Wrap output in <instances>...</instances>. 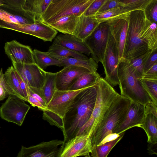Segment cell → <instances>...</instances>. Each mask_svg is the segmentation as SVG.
<instances>
[{"label":"cell","instance_id":"cell-1","mask_svg":"<svg viewBox=\"0 0 157 157\" xmlns=\"http://www.w3.org/2000/svg\"><path fill=\"white\" fill-rule=\"evenodd\" d=\"M97 83L80 93L65 113L63 118L64 143L76 136L90 119L96 101Z\"/></svg>","mask_w":157,"mask_h":157},{"label":"cell","instance_id":"cell-2","mask_svg":"<svg viewBox=\"0 0 157 157\" xmlns=\"http://www.w3.org/2000/svg\"><path fill=\"white\" fill-rule=\"evenodd\" d=\"M147 20L143 11L128 13L124 58L131 60L151 51L145 33Z\"/></svg>","mask_w":157,"mask_h":157},{"label":"cell","instance_id":"cell-3","mask_svg":"<svg viewBox=\"0 0 157 157\" xmlns=\"http://www.w3.org/2000/svg\"><path fill=\"white\" fill-rule=\"evenodd\" d=\"M118 72L121 95L145 106L151 101L129 60L123 57L120 59Z\"/></svg>","mask_w":157,"mask_h":157},{"label":"cell","instance_id":"cell-4","mask_svg":"<svg viewBox=\"0 0 157 157\" xmlns=\"http://www.w3.org/2000/svg\"><path fill=\"white\" fill-rule=\"evenodd\" d=\"M96 102L91 116L77 133L91 137L103 120L112 103L119 95L104 78L101 77L97 85Z\"/></svg>","mask_w":157,"mask_h":157},{"label":"cell","instance_id":"cell-5","mask_svg":"<svg viewBox=\"0 0 157 157\" xmlns=\"http://www.w3.org/2000/svg\"><path fill=\"white\" fill-rule=\"evenodd\" d=\"M131 101L119 94L107 111L99 126L91 136L92 146L98 145L124 120Z\"/></svg>","mask_w":157,"mask_h":157},{"label":"cell","instance_id":"cell-6","mask_svg":"<svg viewBox=\"0 0 157 157\" xmlns=\"http://www.w3.org/2000/svg\"><path fill=\"white\" fill-rule=\"evenodd\" d=\"M94 0H52L40 17L46 24L64 16L83 15Z\"/></svg>","mask_w":157,"mask_h":157},{"label":"cell","instance_id":"cell-7","mask_svg":"<svg viewBox=\"0 0 157 157\" xmlns=\"http://www.w3.org/2000/svg\"><path fill=\"white\" fill-rule=\"evenodd\" d=\"M111 33L107 22L101 23L84 41L91 52L92 57L98 63L103 62Z\"/></svg>","mask_w":157,"mask_h":157},{"label":"cell","instance_id":"cell-8","mask_svg":"<svg viewBox=\"0 0 157 157\" xmlns=\"http://www.w3.org/2000/svg\"><path fill=\"white\" fill-rule=\"evenodd\" d=\"M25 100L14 95H9L0 107V116L8 122L21 126L30 108Z\"/></svg>","mask_w":157,"mask_h":157},{"label":"cell","instance_id":"cell-9","mask_svg":"<svg viewBox=\"0 0 157 157\" xmlns=\"http://www.w3.org/2000/svg\"><path fill=\"white\" fill-rule=\"evenodd\" d=\"M120 59L119 49L111 33L102 64L105 74L104 78L113 88L119 85L118 71Z\"/></svg>","mask_w":157,"mask_h":157},{"label":"cell","instance_id":"cell-10","mask_svg":"<svg viewBox=\"0 0 157 157\" xmlns=\"http://www.w3.org/2000/svg\"><path fill=\"white\" fill-rule=\"evenodd\" d=\"M0 27L33 36L44 41L51 42L57 34L56 30L42 22L25 25L16 24L0 20Z\"/></svg>","mask_w":157,"mask_h":157},{"label":"cell","instance_id":"cell-11","mask_svg":"<svg viewBox=\"0 0 157 157\" xmlns=\"http://www.w3.org/2000/svg\"><path fill=\"white\" fill-rule=\"evenodd\" d=\"M64 144L56 139L29 147L22 146L16 157H60Z\"/></svg>","mask_w":157,"mask_h":157},{"label":"cell","instance_id":"cell-12","mask_svg":"<svg viewBox=\"0 0 157 157\" xmlns=\"http://www.w3.org/2000/svg\"><path fill=\"white\" fill-rule=\"evenodd\" d=\"M87 87L73 90H56L45 110L50 111L63 119L66 112L74 103L76 96Z\"/></svg>","mask_w":157,"mask_h":157},{"label":"cell","instance_id":"cell-13","mask_svg":"<svg viewBox=\"0 0 157 157\" xmlns=\"http://www.w3.org/2000/svg\"><path fill=\"white\" fill-rule=\"evenodd\" d=\"M12 63L15 70L29 87L40 91L44 81L45 71L36 64Z\"/></svg>","mask_w":157,"mask_h":157},{"label":"cell","instance_id":"cell-14","mask_svg":"<svg viewBox=\"0 0 157 157\" xmlns=\"http://www.w3.org/2000/svg\"><path fill=\"white\" fill-rule=\"evenodd\" d=\"M91 148V137L85 135H78L64 143L60 157L90 155Z\"/></svg>","mask_w":157,"mask_h":157},{"label":"cell","instance_id":"cell-15","mask_svg":"<svg viewBox=\"0 0 157 157\" xmlns=\"http://www.w3.org/2000/svg\"><path fill=\"white\" fill-rule=\"evenodd\" d=\"M4 48L6 54L12 62L36 64L33 51L30 46L22 44L14 40L6 43Z\"/></svg>","mask_w":157,"mask_h":157},{"label":"cell","instance_id":"cell-16","mask_svg":"<svg viewBox=\"0 0 157 157\" xmlns=\"http://www.w3.org/2000/svg\"><path fill=\"white\" fill-rule=\"evenodd\" d=\"M145 106L131 101L123 121L113 131L112 133L120 134L132 128H140L145 115Z\"/></svg>","mask_w":157,"mask_h":157},{"label":"cell","instance_id":"cell-17","mask_svg":"<svg viewBox=\"0 0 157 157\" xmlns=\"http://www.w3.org/2000/svg\"><path fill=\"white\" fill-rule=\"evenodd\" d=\"M0 20L19 25L31 24L37 22L33 14L22 8L11 7L5 4L0 6Z\"/></svg>","mask_w":157,"mask_h":157},{"label":"cell","instance_id":"cell-18","mask_svg":"<svg viewBox=\"0 0 157 157\" xmlns=\"http://www.w3.org/2000/svg\"><path fill=\"white\" fill-rule=\"evenodd\" d=\"M128 13H123L106 21L117 44L120 59L123 57L128 27Z\"/></svg>","mask_w":157,"mask_h":157},{"label":"cell","instance_id":"cell-19","mask_svg":"<svg viewBox=\"0 0 157 157\" xmlns=\"http://www.w3.org/2000/svg\"><path fill=\"white\" fill-rule=\"evenodd\" d=\"M90 72L81 67L70 66L64 67L56 72V89L59 90H68L71 84L82 75Z\"/></svg>","mask_w":157,"mask_h":157},{"label":"cell","instance_id":"cell-20","mask_svg":"<svg viewBox=\"0 0 157 157\" xmlns=\"http://www.w3.org/2000/svg\"><path fill=\"white\" fill-rule=\"evenodd\" d=\"M53 44H57L71 50L89 56L91 52L85 42L73 35L59 34Z\"/></svg>","mask_w":157,"mask_h":157},{"label":"cell","instance_id":"cell-21","mask_svg":"<svg viewBox=\"0 0 157 157\" xmlns=\"http://www.w3.org/2000/svg\"><path fill=\"white\" fill-rule=\"evenodd\" d=\"M100 23L94 16L82 15L79 17L77 25L73 35L84 41Z\"/></svg>","mask_w":157,"mask_h":157},{"label":"cell","instance_id":"cell-22","mask_svg":"<svg viewBox=\"0 0 157 157\" xmlns=\"http://www.w3.org/2000/svg\"><path fill=\"white\" fill-rule=\"evenodd\" d=\"M78 19L79 17L75 15L67 16L58 18L47 25L65 34L74 35Z\"/></svg>","mask_w":157,"mask_h":157},{"label":"cell","instance_id":"cell-23","mask_svg":"<svg viewBox=\"0 0 157 157\" xmlns=\"http://www.w3.org/2000/svg\"><path fill=\"white\" fill-rule=\"evenodd\" d=\"M52 0H20L19 7L33 14L37 22Z\"/></svg>","mask_w":157,"mask_h":157},{"label":"cell","instance_id":"cell-24","mask_svg":"<svg viewBox=\"0 0 157 157\" xmlns=\"http://www.w3.org/2000/svg\"><path fill=\"white\" fill-rule=\"evenodd\" d=\"M140 128L145 131L148 143H157V116L145 112L143 121Z\"/></svg>","mask_w":157,"mask_h":157},{"label":"cell","instance_id":"cell-25","mask_svg":"<svg viewBox=\"0 0 157 157\" xmlns=\"http://www.w3.org/2000/svg\"><path fill=\"white\" fill-rule=\"evenodd\" d=\"M47 52L50 56L59 60L70 57L83 59L89 58L83 54L71 50L57 44H52Z\"/></svg>","mask_w":157,"mask_h":157},{"label":"cell","instance_id":"cell-26","mask_svg":"<svg viewBox=\"0 0 157 157\" xmlns=\"http://www.w3.org/2000/svg\"><path fill=\"white\" fill-rule=\"evenodd\" d=\"M56 73L45 71L44 83L40 90L41 95L47 105L51 100L56 90Z\"/></svg>","mask_w":157,"mask_h":157},{"label":"cell","instance_id":"cell-27","mask_svg":"<svg viewBox=\"0 0 157 157\" xmlns=\"http://www.w3.org/2000/svg\"><path fill=\"white\" fill-rule=\"evenodd\" d=\"M101 78L97 72H90L84 74L78 78L71 84L68 90H78L96 84Z\"/></svg>","mask_w":157,"mask_h":157},{"label":"cell","instance_id":"cell-28","mask_svg":"<svg viewBox=\"0 0 157 157\" xmlns=\"http://www.w3.org/2000/svg\"><path fill=\"white\" fill-rule=\"evenodd\" d=\"M63 67L73 66L81 67L88 69L91 72H96L98 67V63L92 57L86 59L67 57L60 60Z\"/></svg>","mask_w":157,"mask_h":157},{"label":"cell","instance_id":"cell-29","mask_svg":"<svg viewBox=\"0 0 157 157\" xmlns=\"http://www.w3.org/2000/svg\"><path fill=\"white\" fill-rule=\"evenodd\" d=\"M36 64L41 69L44 70L49 66H63L61 61L48 55L47 52L40 51L36 49L33 51Z\"/></svg>","mask_w":157,"mask_h":157},{"label":"cell","instance_id":"cell-30","mask_svg":"<svg viewBox=\"0 0 157 157\" xmlns=\"http://www.w3.org/2000/svg\"><path fill=\"white\" fill-rule=\"evenodd\" d=\"M4 78L8 84L17 97L26 101L15 73V69L12 65L3 74Z\"/></svg>","mask_w":157,"mask_h":157},{"label":"cell","instance_id":"cell-31","mask_svg":"<svg viewBox=\"0 0 157 157\" xmlns=\"http://www.w3.org/2000/svg\"><path fill=\"white\" fill-rule=\"evenodd\" d=\"M125 132L120 134L116 139L101 145L92 146L91 152V157H107L114 147L122 138Z\"/></svg>","mask_w":157,"mask_h":157},{"label":"cell","instance_id":"cell-32","mask_svg":"<svg viewBox=\"0 0 157 157\" xmlns=\"http://www.w3.org/2000/svg\"><path fill=\"white\" fill-rule=\"evenodd\" d=\"M119 6L123 13L135 10L144 11L151 0H118Z\"/></svg>","mask_w":157,"mask_h":157},{"label":"cell","instance_id":"cell-33","mask_svg":"<svg viewBox=\"0 0 157 157\" xmlns=\"http://www.w3.org/2000/svg\"><path fill=\"white\" fill-rule=\"evenodd\" d=\"M140 80L151 101L157 105V79L141 78Z\"/></svg>","mask_w":157,"mask_h":157},{"label":"cell","instance_id":"cell-34","mask_svg":"<svg viewBox=\"0 0 157 157\" xmlns=\"http://www.w3.org/2000/svg\"><path fill=\"white\" fill-rule=\"evenodd\" d=\"M152 51H149L137 58L129 60L132 66L140 78H142L143 74L145 63Z\"/></svg>","mask_w":157,"mask_h":157},{"label":"cell","instance_id":"cell-35","mask_svg":"<svg viewBox=\"0 0 157 157\" xmlns=\"http://www.w3.org/2000/svg\"><path fill=\"white\" fill-rule=\"evenodd\" d=\"M43 118L50 125L55 126L63 132L64 129L63 119L55 113L48 110L43 111Z\"/></svg>","mask_w":157,"mask_h":157},{"label":"cell","instance_id":"cell-36","mask_svg":"<svg viewBox=\"0 0 157 157\" xmlns=\"http://www.w3.org/2000/svg\"><path fill=\"white\" fill-rule=\"evenodd\" d=\"M123 14L119 7L102 12H98L94 15L100 23L106 21Z\"/></svg>","mask_w":157,"mask_h":157},{"label":"cell","instance_id":"cell-37","mask_svg":"<svg viewBox=\"0 0 157 157\" xmlns=\"http://www.w3.org/2000/svg\"><path fill=\"white\" fill-rule=\"evenodd\" d=\"M144 12L146 19L152 23L156 24L157 0H151L145 7Z\"/></svg>","mask_w":157,"mask_h":157},{"label":"cell","instance_id":"cell-38","mask_svg":"<svg viewBox=\"0 0 157 157\" xmlns=\"http://www.w3.org/2000/svg\"><path fill=\"white\" fill-rule=\"evenodd\" d=\"M106 0H94L83 15L85 16H94Z\"/></svg>","mask_w":157,"mask_h":157},{"label":"cell","instance_id":"cell-39","mask_svg":"<svg viewBox=\"0 0 157 157\" xmlns=\"http://www.w3.org/2000/svg\"><path fill=\"white\" fill-rule=\"evenodd\" d=\"M157 63V49L152 51L146 61L144 67L143 74L155 64Z\"/></svg>","mask_w":157,"mask_h":157},{"label":"cell","instance_id":"cell-40","mask_svg":"<svg viewBox=\"0 0 157 157\" xmlns=\"http://www.w3.org/2000/svg\"><path fill=\"white\" fill-rule=\"evenodd\" d=\"M118 0H106L98 12H102L119 7Z\"/></svg>","mask_w":157,"mask_h":157},{"label":"cell","instance_id":"cell-41","mask_svg":"<svg viewBox=\"0 0 157 157\" xmlns=\"http://www.w3.org/2000/svg\"><path fill=\"white\" fill-rule=\"evenodd\" d=\"M142 78L157 79V63L154 65L144 72Z\"/></svg>","mask_w":157,"mask_h":157},{"label":"cell","instance_id":"cell-42","mask_svg":"<svg viewBox=\"0 0 157 157\" xmlns=\"http://www.w3.org/2000/svg\"><path fill=\"white\" fill-rule=\"evenodd\" d=\"M15 73L16 77L19 82L21 88L23 91L25 97L26 99V101H27L29 93V87L25 82L15 70Z\"/></svg>","mask_w":157,"mask_h":157},{"label":"cell","instance_id":"cell-43","mask_svg":"<svg viewBox=\"0 0 157 157\" xmlns=\"http://www.w3.org/2000/svg\"><path fill=\"white\" fill-rule=\"evenodd\" d=\"M27 101L33 106L36 107L40 110L43 111L45 110L46 108L40 101L29 94L28 95Z\"/></svg>","mask_w":157,"mask_h":157},{"label":"cell","instance_id":"cell-44","mask_svg":"<svg viewBox=\"0 0 157 157\" xmlns=\"http://www.w3.org/2000/svg\"><path fill=\"white\" fill-rule=\"evenodd\" d=\"M157 105L153 102H151L147 103L145 106V112L147 113H152L157 116Z\"/></svg>","mask_w":157,"mask_h":157},{"label":"cell","instance_id":"cell-45","mask_svg":"<svg viewBox=\"0 0 157 157\" xmlns=\"http://www.w3.org/2000/svg\"><path fill=\"white\" fill-rule=\"evenodd\" d=\"M120 134L112 133L107 136L98 145H101L106 142L114 140L118 138Z\"/></svg>","mask_w":157,"mask_h":157},{"label":"cell","instance_id":"cell-46","mask_svg":"<svg viewBox=\"0 0 157 157\" xmlns=\"http://www.w3.org/2000/svg\"><path fill=\"white\" fill-rule=\"evenodd\" d=\"M147 146V150L149 154L157 155V143H148Z\"/></svg>","mask_w":157,"mask_h":157},{"label":"cell","instance_id":"cell-47","mask_svg":"<svg viewBox=\"0 0 157 157\" xmlns=\"http://www.w3.org/2000/svg\"><path fill=\"white\" fill-rule=\"evenodd\" d=\"M8 95L0 83V101L3 100Z\"/></svg>","mask_w":157,"mask_h":157},{"label":"cell","instance_id":"cell-48","mask_svg":"<svg viewBox=\"0 0 157 157\" xmlns=\"http://www.w3.org/2000/svg\"><path fill=\"white\" fill-rule=\"evenodd\" d=\"M4 0H0V6L4 5Z\"/></svg>","mask_w":157,"mask_h":157},{"label":"cell","instance_id":"cell-49","mask_svg":"<svg viewBox=\"0 0 157 157\" xmlns=\"http://www.w3.org/2000/svg\"><path fill=\"white\" fill-rule=\"evenodd\" d=\"M85 157H91V156H90V155H87L85 156Z\"/></svg>","mask_w":157,"mask_h":157},{"label":"cell","instance_id":"cell-50","mask_svg":"<svg viewBox=\"0 0 157 157\" xmlns=\"http://www.w3.org/2000/svg\"></svg>","mask_w":157,"mask_h":157},{"label":"cell","instance_id":"cell-51","mask_svg":"<svg viewBox=\"0 0 157 157\" xmlns=\"http://www.w3.org/2000/svg\"></svg>","mask_w":157,"mask_h":157}]
</instances>
